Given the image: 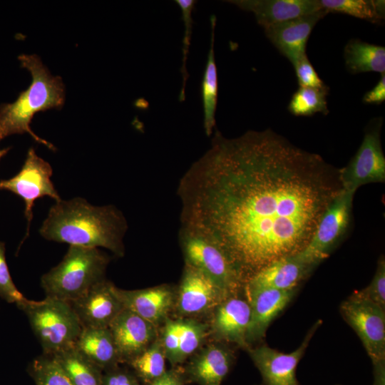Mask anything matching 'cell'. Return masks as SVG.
Masks as SVG:
<instances>
[{
    "mask_svg": "<svg viewBox=\"0 0 385 385\" xmlns=\"http://www.w3.org/2000/svg\"><path fill=\"white\" fill-rule=\"evenodd\" d=\"M19 59L21 66L30 71L32 82L14 103L0 106V141L12 134L27 133L35 141L55 150L51 143L31 130L30 123L36 113L59 109L63 106L65 90L62 79L52 76L36 55L23 54Z\"/></svg>",
    "mask_w": 385,
    "mask_h": 385,
    "instance_id": "3957f363",
    "label": "cell"
},
{
    "mask_svg": "<svg viewBox=\"0 0 385 385\" xmlns=\"http://www.w3.org/2000/svg\"><path fill=\"white\" fill-rule=\"evenodd\" d=\"M250 320L248 301L230 296L214 309L212 331L217 339L235 344L247 350L246 335Z\"/></svg>",
    "mask_w": 385,
    "mask_h": 385,
    "instance_id": "ac0fdd59",
    "label": "cell"
},
{
    "mask_svg": "<svg viewBox=\"0 0 385 385\" xmlns=\"http://www.w3.org/2000/svg\"><path fill=\"white\" fill-rule=\"evenodd\" d=\"M124 308L128 309L155 327L164 322L175 302V293L168 285L135 290L118 288Z\"/></svg>",
    "mask_w": 385,
    "mask_h": 385,
    "instance_id": "ffe728a7",
    "label": "cell"
},
{
    "mask_svg": "<svg viewBox=\"0 0 385 385\" xmlns=\"http://www.w3.org/2000/svg\"><path fill=\"white\" fill-rule=\"evenodd\" d=\"M108 328L121 362H130L156 339V327L126 308L116 316Z\"/></svg>",
    "mask_w": 385,
    "mask_h": 385,
    "instance_id": "5bb4252c",
    "label": "cell"
},
{
    "mask_svg": "<svg viewBox=\"0 0 385 385\" xmlns=\"http://www.w3.org/2000/svg\"><path fill=\"white\" fill-rule=\"evenodd\" d=\"M354 192L343 189L322 214L315 231L303 250L297 255L317 267L327 258L345 234L350 222Z\"/></svg>",
    "mask_w": 385,
    "mask_h": 385,
    "instance_id": "52a82bcc",
    "label": "cell"
},
{
    "mask_svg": "<svg viewBox=\"0 0 385 385\" xmlns=\"http://www.w3.org/2000/svg\"><path fill=\"white\" fill-rule=\"evenodd\" d=\"M70 304L82 327H108L124 309L118 287L105 279Z\"/></svg>",
    "mask_w": 385,
    "mask_h": 385,
    "instance_id": "4fadbf2b",
    "label": "cell"
},
{
    "mask_svg": "<svg viewBox=\"0 0 385 385\" xmlns=\"http://www.w3.org/2000/svg\"><path fill=\"white\" fill-rule=\"evenodd\" d=\"M344 58L352 73L385 71V48L359 39L350 40L344 47Z\"/></svg>",
    "mask_w": 385,
    "mask_h": 385,
    "instance_id": "603a6c76",
    "label": "cell"
},
{
    "mask_svg": "<svg viewBox=\"0 0 385 385\" xmlns=\"http://www.w3.org/2000/svg\"><path fill=\"white\" fill-rule=\"evenodd\" d=\"M328 12L321 9L264 28L267 38L292 63L306 55V44L317 23Z\"/></svg>",
    "mask_w": 385,
    "mask_h": 385,
    "instance_id": "2e32d148",
    "label": "cell"
},
{
    "mask_svg": "<svg viewBox=\"0 0 385 385\" xmlns=\"http://www.w3.org/2000/svg\"><path fill=\"white\" fill-rule=\"evenodd\" d=\"M314 268L297 254L284 257L257 272L248 279L244 288L245 291L262 288L283 291L296 289Z\"/></svg>",
    "mask_w": 385,
    "mask_h": 385,
    "instance_id": "e0dca14e",
    "label": "cell"
},
{
    "mask_svg": "<svg viewBox=\"0 0 385 385\" xmlns=\"http://www.w3.org/2000/svg\"><path fill=\"white\" fill-rule=\"evenodd\" d=\"M0 297L16 304L25 299L12 281L6 261L5 244L2 242H0Z\"/></svg>",
    "mask_w": 385,
    "mask_h": 385,
    "instance_id": "d6a6232c",
    "label": "cell"
},
{
    "mask_svg": "<svg viewBox=\"0 0 385 385\" xmlns=\"http://www.w3.org/2000/svg\"><path fill=\"white\" fill-rule=\"evenodd\" d=\"M323 9L379 23L384 19L383 0H319Z\"/></svg>",
    "mask_w": 385,
    "mask_h": 385,
    "instance_id": "484cf974",
    "label": "cell"
},
{
    "mask_svg": "<svg viewBox=\"0 0 385 385\" xmlns=\"http://www.w3.org/2000/svg\"><path fill=\"white\" fill-rule=\"evenodd\" d=\"M195 1L194 0H176L175 3L179 6L181 12H182V19L184 23V34L183 38V58H182V66L180 68V72L182 74V86L180 92L179 94L180 101H183L185 100V90L186 82L188 78V73L187 71V60L189 53V46L190 44V38L192 36V11L194 9L195 4Z\"/></svg>",
    "mask_w": 385,
    "mask_h": 385,
    "instance_id": "4dcf8cb0",
    "label": "cell"
},
{
    "mask_svg": "<svg viewBox=\"0 0 385 385\" xmlns=\"http://www.w3.org/2000/svg\"><path fill=\"white\" fill-rule=\"evenodd\" d=\"M211 38L205 70L202 83V96L203 103V125L205 134L211 135L215 125V111L217 100V73L215 60L214 42L216 17H210Z\"/></svg>",
    "mask_w": 385,
    "mask_h": 385,
    "instance_id": "cb8c5ba5",
    "label": "cell"
},
{
    "mask_svg": "<svg viewBox=\"0 0 385 385\" xmlns=\"http://www.w3.org/2000/svg\"><path fill=\"white\" fill-rule=\"evenodd\" d=\"M381 118L374 119L366 130L357 152L343 168L339 169L342 188L355 193L358 188L385 180V158L381 148Z\"/></svg>",
    "mask_w": 385,
    "mask_h": 385,
    "instance_id": "9c48e42d",
    "label": "cell"
},
{
    "mask_svg": "<svg viewBox=\"0 0 385 385\" xmlns=\"http://www.w3.org/2000/svg\"><path fill=\"white\" fill-rule=\"evenodd\" d=\"M74 346L103 371L121 363L108 327H83Z\"/></svg>",
    "mask_w": 385,
    "mask_h": 385,
    "instance_id": "7402d4cb",
    "label": "cell"
},
{
    "mask_svg": "<svg viewBox=\"0 0 385 385\" xmlns=\"http://www.w3.org/2000/svg\"><path fill=\"white\" fill-rule=\"evenodd\" d=\"M108 257L98 248L70 245L61 262L41 277L46 297L73 302L104 279Z\"/></svg>",
    "mask_w": 385,
    "mask_h": 385,
    "instance_id": "277c9868",
    "label": "cell"
},
{
    "mask_svg": "<svg viewBox=\"0 0 385 385\" xmlns=\"http://www.w3.org/2000/svg\"><path fill=\"white\" fill-rule=\"evenodd\" d=\"M166 356L159 339H155L146 349L128 364L137 378L146 384L151 383L166 372Z\"/></svg>",
    "mask_w": 385,
    "mask_h": 385,
    "instance_id": "4316f807",
    "label": "cell"
},
{
    "mask_svg": "<svg viewBox=\"0 0 385 385\" xmlns=\"http://www.w3.org/2000/svg\"><path fill=\"white\" fill-rule=\"evenodd\" d=\"M73 385H102L103 371L75 346L52 356Z\"/></svg>",
    "mask_w": 385,
    "mask_h": 385,
    "instance_id": "d4e9b609",
    "label": "cell"
},
{
    "mask_svg": "<svg viewBox=\"0 0 385 385\" xmlns=\"http://www.w3.org/2000/svg\"><path fill=\"white\" fill-rule=\"evenodd\" d=\"M374 384L373 385H385V361L373 364Z\"/></svg>",
    "mask_w": 385,
    "mask_h": 385,
    "instance_id": "f35d334b",
    "label": "cell"
},
{
    "mask_svg": "<svg viewBox=\"0 0 385 385\" xmlns=\"http://www.w3.org/2000/svg\"><path fill=\"white\" fill-rule=\"evenodd\" d=\"M102 385H141L135 375L116 366L104 371Z\"/></svg>",
    "mask_w": 385,
    "mask_h": 385,
    "instance_id": "d590c367",
    "label": "cell"
},
{
    "mask_svg": "<svg viewBox=\"0 0 385 385\" xmlns=\"http://www.w3.org/2000/svg\"><path fill=\"white\" fill-rule=\"evenodd\" d=\"M180 320H166L160 339L166 359L176 365L179 347Z\"/></svg>",
    "mask_w": 385,
    "mask_h": 385,
    "instance_id": "836d02e7",
    "label": "cell"
},
{
    "mask_svg": "<svg viewBox=\"0 0 385 385\" xmlns=\"http://www.w3.org/2000/svg\"><path fill=\"white\" fill-rule=\"evenodd\" d=\"M321 324V320L313 324L300 345L292 352L283 353L266 344L247 349L263 385H299L296 374L297 365Z\"/></svg>",
    "mask_w": 385,
    "mask_h": 385,
    "instance_id": "8fae6325",
    "label": "cell"
},
{
    "mask_svg": "<svg viewBox=\"0 0 385 385\" xmlns=\"http://www.w3.org/2000/svg\"><path fill=\"white\" fill-rule=\"evenodd\" d=\"M345 322L356 333L373 364L385 361V309L354 292L340 305Z\"/></svg>",
    "mask_w": 385,
    "mask_h": 385,
    "instance_id": "ba28073f",
    "label": "cell"
},
{
    "mask_svg": "<svg viewBox=\"0 0 385 385\" xmlns=\"http://www.w3.org/2000/svg\"><path fill=\"white\" fill-rule=\"evenodd\" d=\"M31 375L36 385H73L52 356H41L31 365Z\"/></svg>",
    "mask_w": 385,
    "mask_h": 385,
    "instance_id": "f1b7e54d",
    "label": "cell"
},
{
    "mask_svg": "<svg viewBox=\"0 0 385 385\" xmlns=\"http://www.w3.org/2000/svg\"><path fill=\"white\" fill-rule=\"evenodd\" d=\"M297 290L262 288L245 291L250 307V320L246 335L249 348L265 338L271 322L289 304Z\"/></svg>",
    "mask_w": 385,
    "mask_h": 385,
    "instance_id": "9a60e30c",
    "label": "cell"
},
{
    "mask_svg": "<svg viewBox=\"0 0 385 385\" xmlns=\"http://www.w3.org/2000/svg\"><path fill=\"white\" fill-rule=\"evenodd\" d=\"M240 9L254 14L263 28L322 9L319 0H232Z\"/></svg>",
    "mask_w": 385,
    "mask_h": 385,
    "instance_id": "d6986e66",
    "label": "cell"
},
{
    "mask_svg": "<svg viewBox=\"0 0 385 385\" xmlns=\"http://www.w3.org/2000/svg\"><path fill=\"white\" fill-rule=\"evenodd\" d=\"M185 381L183 373L172 369L167 370L160 377L145 385H185Z\"/></svg>",
    "mask_w": 385,
    "mask_h": 385,
    "instance_id": "74e56055",
    "label": "cell"
},
{
    "mask_svg": "<svg viewBox=\"0 0 385 385\" xmlns=\"http://www.w3.org/2000/svg\"><path fill=\"white\" fill-rule=\"evenodd\" d=\"M52 173L51 165L38 157L34 149L31 148L21 170L10 179L0 180V190H9L19 195L25 202L27 235L33 218L35 200L44 196L50 197L56 202L61 200L51 180Z\"/></svg>",
    "mask_w": 385,
    "mask_h": 385,
    "instance_id": "30bf717a",
    "label": "cell"
},
{
    "mask_svg": "<svg viewBox=\"0 0 385 385\" xmlns=\"http://www.w3.org/2000/svg\"><path fill=\"white\" fill-rule=\"evenodd\" d=\"M337 385H340V384H337Z\"/></svg>",
    "mask_w": 385,
    "mask_h": 385,
    "instance_id": "60d3db41",
    "label": "cell"
},
{
    "mask_svg": "<svg viewBox=\"0 0 385 385\" xmlns=\"http://www.w3.org/2000/svg\"><path fill=\"white\" fill-rule=\"evenodd\" d=\"M385 100V74L381 73V76L377 84L364 98L363 101L367 103L380 104Z\"/></svg>",
    "mask_w": 385,
    "mask_h": 385,
    "instance_id": "8d00e7d4",
    "label": "cell"
},
{
    "mask_svg": "<svg viewBox=\"0 0 385 385\" xmlns=\"http://www.w3.org/2000/svg\"><path fill=\"white\" fill-rule=\"evenodd\" d=\"M206 326L195 320H180L179 347L176 364L182 363L200 346Z\"/></svg>",
    "mask_w": 385,
    "mask_h": 385,
    "instance_id": "f546056e",
    "label": "cell"
},
{
    "mask_svg": "<svg viewBox=\"0 0 385 385\" xmlns=\"http://www.w3.org/2000/svg\"><path fill=\"white\" fill-rule=\"evenodd\" d=\"M355 292L360 297L385 309V260L383 256L378 260L376 270L370 284Z\"/></svg>",
    "mask_w": 385,
    "mask_h": 385,
    "instance_id": "1f68e13d",
    "label": "cell"
},
{
    "mask_svg": "<svg viewBox=\"0 0 385 385\" xmlns=\"http://www.w3.org/2000/svg\"><path fill=\"white\" fill-rule=\"evenodd\" d=\"M328 88L299 87L292 96L288 109L294 115L328 113L326 96Z\"/></svg>",
    "mask_w": 385,
    "mask_h": 385,
    "instance_id": "83f0119b",
    "label": "cell"
},
{
    "mask_svg": "<svg viewBox=\"0 0 385 385\" xmlns=\"http://www.w3.org/2000/svg\"><path fill=\"white\" fill-rule=\"evenodd\" d=\"M260 385H263V384H260Z\"/></svg>",
    "mask_w": 385,
    "mask_h": 385,
    "instance_id": "b9f144b4",
    "label": "cell"
},
{
    "mask_svg": "<svg viewBox=\"0 0 385 385\" xmlns=\"http://www.w3.org/2000/svg\"><path fill=\"white\" fill-rule=\"evenodd\" d=\"M299 87L325 88L307 54L293 64Z\"/></svg>",
    "mask_w": 385,
    "mask_h": 385,
    "instance_id": "e575fe53",
    "label": "cell"
},
{
    "mask_svg": "<svg viewBox=\"0 0 385 385\" xmlns=\"http://www.w3.org/2000/svg\"><path fill=\"white\" fill-rule=\"evenodd\" d=\"M179 239L185 265L206 274L231 295L245 287L246 280L244 276L215 242L182 227Z\"/></svg>",
    "mask_w": 385,
    "mask_h": 385,
    "instance_id": "8992f818",
    "label": "cell"
},
{
    "mask_svg": "<svg viewBox=\"0 0 385 385\" xmlns=\"http://www.w3.org/2000/svg\"><path fill=\"white\" fill-rule=\"evenodd\" d=\"M127 223L114 206L96 207L81 197L56 202L39 230L46 240L70 245L104 247L118 256L124 252Z\"/></svg>",
    "mask_w": 385,
    "mask_h": 385,
    "instance_id": "7a4b0ae2",
    "label": "cell"
},
{
    "mask_svg": "<svg viewBox=\"0 0 385 385\" xmlns=\"http://www.w3.org/2000/svg\"><path fill=\"white\" fill-rule=\"evenodd\" d=\"M232 296L202 271L185 265L177 294V308L183 315L212 310Z\"/></svg>",
    "mask_w": 385,
    "mask_h": 385,
    "instance_id": "7c38bea8",
    "label": "cell"
},
{
    "mask_svg": "<svg viewBox=\"0 0 385 385\" xmlns=\"http://www.w3.org/2000/svg\"><path fill=\"white\" fill-rule=\"evenodd\" d=\"M342 189L339 169L270 129L217 131L180 180V227L219 245L247 282L303 250Z\"/></svg>",
    "mask_w": 385,
    "mask_h": 385,
    "instance_id": "6da1fadb",
    "label": "cell"
},
{
    "mask_svg": "<svg viewBox=\"0 0 385 385\" xmlns=\"http://www.w3.org/2000/svg\"><path fill=\"white\" fill-rule=\"evenodd\" d=\"M16 306L27 317L43 354L53 356L75 346L83 327L70 302L46 297L41 301L25 298Z\"/></svg>",
    "mask_w": 385,
    "mask_h": 385,
    "instance_id": "5b68a950",
    "label": "cell"
},
{
    "mask_svg": "<svg viewBox=\"0 0 385 385\" xmlns=\"http://www.w3.org/2000/svg\"><path fill=\"white\" fill-rule=\"evenodd\" d=\"M234 360L230 349L222 344H212L193 356L183 375L185 380L198 385H220L229 374Z\"/></svg>",
    "mask_w": 385,
    "mask_h": 385,
    "instance_id": "44dd1931",
    "label": "cell"
},
{
    "mask_svg": "<svg viewBox=\"0 0 385 385\" xmlns=\"http://www.w3.org/2000/svg\"><path fill=\"white\" fill-rule=\"evenodd\" d=\"M9 150H10V148H6L4 149L0 150V160L9 152Z\"/></svg>",
    "mask_w": 385,
    "mask_h": 385,
    "instance_id": "ab89813d",
    "label": "cell"
}]
</instances>
